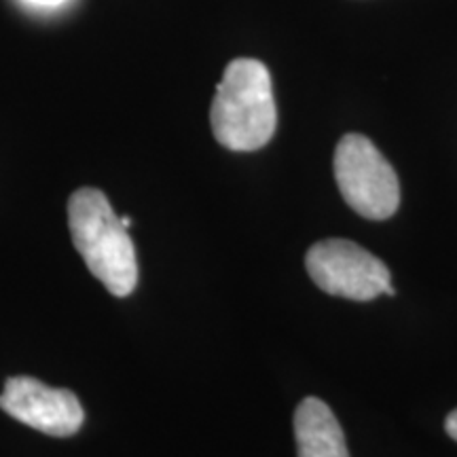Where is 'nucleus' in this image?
<instances>
[{
    "mask_svg": "<svg viewBox=\"0 0 457 457\" xmlns=\"http://www.w3.org/2000/svg\"><path fill=\"white\" fill-rule=\"evenodd\" d=\"M68 227L85 265L114 296H128L138 284V262L128 228L98 188H79L68 199Z\"/></svg>",
    "mask_w": 457,
    "mask_h": 457,
    "instance_id": "f03ea898",
    "label": "nucleus"
},
{
    "mask_svg": "<svg viewBox=\"0 0 457 457\" xmlns=\"http://www.w3.org/2000/svg\"><path fill=\"white\" fill-rule=\"evenodd\" d=\"M214 138L228 151H259L273 138L278 125L271 74L253 57L227 66L210 111Z\"/></svg>",
    "mask_w": 457,
    "mask_h": 457,
    "instance_id": "f257e3e1",
    "label": "nucleus"
},
{
    "mask_svg": "<svg viewBox=\"0 0 457 457\" xmlns=\"http://www.w3.org/2000/svg\"><path fill=\"white\" fill-rule=\"evenodd\" d=\"M119 220H121V225H123L125 228L131 227V219H129V216H121V219H119Z\"/></svg>",
    "mask_w": 457,
    "mask_h": 457,
    "instance_id": "1a4fd4ad",
    "label": "nucleus"
},
{
    "mask_svg": "<svg viewBox=\"0 0 457 457\" xmlns=\"http://www.w3.org/2000/svg\"><path fill=\"white\" fill-rule=\"evenodd\" d=\"M24 3L32 4V7H60L66 0H24Z\"/></svg>",
    "mask_w": 457,
    "mask_h": 457,
    "instance_id": "6e6552de",
    "label": "nucleus"
},
{
    "mask_svg": "<svg viewBox=\"0 0 457 457\" xmlns=\"http://www.w3.org/2000/svg\"><path fill=\"white\" fill-rule=\"evenodd\" d=\"M0 409L21 424L49 436H72L85 411L71 390L45 386L34 377H11L0 392Z\"/></svg>",
    "mask_w": 457,
    "mask_h": 457,
    "instance_id": "39448f33",
    "label": "nucleus"
},
{
    "mask_svg": "<svg viewBox=\"0 0 457 457\" xmlns=\"http://www.w3.org/2000/svg\"><path fill=\"white\" fill-rule=\"evenodd\" d=\"M295 438L299 457H350L339 421L320 398L310 396L296 407Z\"/></svg>",
    "mask_w": 457,
    "mask_h": 457,
    "instance_id": "423d86ee",
    "label": "nucleus"
},
{
    "mask_svg": "<svg viewBox=\"0 0 457 457\" xmlns=\"http://www.w3.org/2000/svg\"><path fill=\"white\" fill-rule=\"evenodd\" d=\"M445 430H447L449 436L457 443V409L451 411V413L447 415V420H445Z\"/></svg>",
    "mask_w": 457,
    "mask_h": 457,
    "instance_id": "0eeeda50",
    "label": "nucleus"
},
{
    "mask_svg": "<svg viewBox=\"0 0 457 457\" xmlns=\"http://www.w3.org/2000/svg\"><path fill=\"white\" fill-rule=\"evenodd\" d=\"M305 267L320 290L352 301L386 295L392 273L362 245L350 239H322L307 250Z\"/></svg>",
    "mask_w": 457,
    "mask_h": 457,
    "instance_id": "20e7f679",
    "label": "nucleus"
},
{
    "mask_svg": "<svg viewBox=\"0 0 457 457\" xmlns=\"http://www.w3.org/2000/svg\"><path fill=\"white\" fill-rule=\"evenodd\" d=\"M335 180L345 204L369 220H387L400 205L396 171L362 134L343 136L335 151Z\"/></svg>",
    "mask_w": 457,
    "mask_h": 457,
    "instance_id": "7ed1b4c3",
    "label": "nucleus"
}]
</instances>
